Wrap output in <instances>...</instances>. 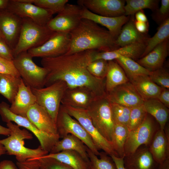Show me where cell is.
Returning a JSON list of instances; mask_svg holds the SVG:
<instances>
[{
	"mask_svg": "<svg viewBox=\"0 0 169 169\" xmlns=\"http://www.w3.org/2000/svg\"><path fill=\"white\" fill-rule=\"evenodd\" d=\"M41 157L54 159L69 166L73 169H90L89 164L79 153L73 151L66 150L57 153H49Z\"/></svg>",
	"mask_w": 169,
	"mask_h": 169,
	"instance_id": "cell-30",
	"label": "cell"
},
{
	"mask_svg": "<svg viewBox=\"0 0 169 169\" xmlns=\"http://www.w3.org/2000/svg\"><path fill=\"white\" fill-rule=\"evenodd\" d=\"M135 25L137 31L143 34H147L148 31L149 24L148 22H141L136 21L135 19Z\"/></svg>",
	"mask_w": 169,
	"mask_h": 169,
	"instance_id": "cell-49",
	"label": "cell"
},
{
	"mask_svg": "<svg viewBox=\"0 0 169 169\" xmlns=\"http://www.w3.org/2000/svg\"><path fill=\"white\" fill-rule=\"evenodd\" d=\"M0 57L13 60L14 56L12 50L3 38L0 37Z\"/></svg>",
	"mask_w": 169,
	"mask_h": 169,
	"instance_id": "cell-46",
	"label": "cell"
},
{
	"mask_svg": "<svg viewBox=\"0 0 169 169\" xmlns=\"http://www.w3.org/2000/svg\"><path fill=\"white\" fill-rule=\"evenodd\" d=\"M5 74L20 77L14 64L13 60L0 57V74Z\"/></svg>",
	"mask_w": 169,
	"mask_h": 169,
	"instance_id": "cell-45",
	"label": "cell"
},
{
	"mask_svg": "<svg viewBox=\"0 0 169 169\" xmlns=\"http://www.w3.org/2000/svg\"><path fill=\"white\" fill-rule=\"evenodd\" d=\"M169 38L159 44L144 56L137 60V62L150 71L162 67L168 55Z\"/></svg>",
	"mask_w": 169,
	"mask_h": 169,
	"instance_id": "cell-23",
	"label": "cell"
},
{
	"mask_svg": "<svg viewBox=\"0 0 169 169\" xmlns=\"http://www.w3.org/2000/svg\"><path fill=\"white\" fill-rule=\"evenodd\" d=\"M146 43L131 44L114 50L100 52L93 51L92 61L101 59L108 61L115 60L120 56L130 58L135 60L141 58L145 50Z\"/></svg>",
	"mask_w": 169,
	"mask_h": 169,
	"instance_id": "cell-19",
	"label": "cell"
},
{
	"mask_svg": "<svg viewBox=\"0 0 169 169\" xmlns=\"http://www.w3.org/2000/svg\"><path fill=\"white\" fill-rule=\"evenodd\" d=\"M82 7L67 3L63 10L52 18L47 26L55 32H70L79 24L82 18Z\"/></svg>",
	"mask_w": 169,
	"mask_h": 169,
	"instance_id": "cell-13",
	"label": "cell"
},
{
	"mask_svg": "<svg viewBox=\"0 0 169 169\" xmlns=\"http://www.w3.org/2000/svg\"><path fill=\"white\" fill-rule=\"evenodd\" d=\"M0 169H19L16 164L10 160H3L0 162Z\"/></svg>",
	"mask_w": 169,
	"mask_h": 169,
	"instance_id": "cell-50",
	"label": "cell"
},
{
	"mask_svg": "<svg viewBox=\"0 0 169 169\" xmlns=\"http://www.w3.org/2000/svg\"><path fill=\"white\" fill-rule=\"evenodd\" d=\"M108 67V61L99 59L91 62L88 64L87 69L89 72L95 77L105 79Z\"/></svg>",
	"mask_w": 169,
	"mask_h": 169,
	"instance_id": "cell-41",
	"label": "cell"
},
{
	"mask_svg": "<svg viewBox=\"0 0 169 169\" xmlns=\"http://www.w3.org/2000/svg\"><path fill=\"white\" fill-rule=\"evenodd\" d=\"M38 160L41 169H73L69 166L50 158L40 157Z\"/></svg>",
	"mask_w": 169,
	"mask_h": 169,
	"instance_id": "cell-44",
	"label": "cell"
},
{
	"mask_svg": "<svg viewBox=\"0 0 169 169\" xmlns=\"http://www.w3.org/2000/svg\"><path fill=\"white\" fill-rule=\"evenodd\" d=\"M51 12L53 14L58 13L64 9L68 0H23Z\"/></svg>",
	"mask_w": 169,
	"mask_h": 169,
	"instance_id": "cell-39",
	"label": "cell"
},
{
	"mask_svg": "<svg viewBox=\"0 0 169 169\" xmlns=\"http://www.w3.org/2000/svg\"><path fill=\"white\" fill-rule=\"evenodd\" d=\"M0 37L1 38H3V36H2L1 33H0Z\"/></svg>",
	"mask_w": 169,
	"mask_h": 169,
	"instance_id": "cell-57",
	"label": "cell"
},
{
	"mask_svg": "<svg viewBox=\"0 0 169 169\" xmlns=\"http://www.w3.org/2000/svg\"><path fill=\"white\" fill-rule=\"evenodd\" d=\"M111 103L131 108L143 104L144 100L133 85L129 81L119 85L106 94Z\"/></svg>",
	"mask_w": 169,
	"mask_h": 169,
	"instance_id": "cell-17",
	"label": "cell"
},
{
	"mask_svg": "<svg viewBox=\"0 0 169 169\" xmlns=\"http://www.w3.org/2000/svg\"><path fill=\"white\" fill-rule=\"evenodd\" d=\"M122 68L127 76L148 75L151 71L129 58L120 56L115 60Z\"/></svg>",
	"mask_w": 169,
	"mask_h": 169,
	"instance_id": "cell-34",
	"label": "cell"
},
{
	"mask_svg": "<svg viewBox=\"0 0 169 169\" xmlns=\"http://www.w3.org/2000/svg\"><path fill=\"white\" fill-rule=\"evenodd\" d=\"M26 117L40 130L50 134L59 135L56 124L48 113L36 103L29 108Z\"/></svg>",
	"mask_w": 169,
	"mask_h": 169,
	"instance_id": "cell-21",
	"label": "cell"
},
{
	"mask_svg": "<svg viewBox=\"0 0 169 169\" xmlns=\"http://www.w3.org/2000/svg\"><path fill=\"white\" fill-rule=\"evenodd\" d=\"M7 126L10 131V134L8 137L0 140V144L4 147L6 153L14 156L17 161L35 160L48 154L40 145L34 149L25 146L24 140L33 138L32 134L27 130L21 129L20 126L11 121L7 123Z\"/></svg>",
	"mask_w": 169,
	"mask_h": 169,
	"instance_id": "cell-3",
	"label": "cell"
},
{
	"mask_svg": "<svg viewBox=\"0 0 169 169\" xmlns=\"http://www.w3.org/2000/svg\"><path fill=\"white\" fill-rule=\"evenodd\" d=\"M10 133V130L7 127H6L0 125V135L9 136Z\"/></svg>",
	"mask_w": 169,
	"mask_h": 169,
	"instance_id": "cell-53",
	"label": "cell"
},
{
	"mask_svg": "<svg viewBox=\"0 0 169 169\" xmlns=\"http://www.w3.org/2000/svg\"><path fill=\"white\" fill-rule=\"evenodd\" d=\"M6 9L22 18H29L41 25H47L53 15L49 11L23 0H9Z\"/></svg>",
	"mask_w": 169,
	"mask_h": 169,
	"instance_id": "cell-14",
	"label": "cell"
},
{
	"mask_svg": "<svg viewBox=\"0 0 169 169\" xmlns=\"http://www.w3.org/2000/svg\"><path fill=\"white\" fill-rule=\"evenodd\" d=\"M77 3L99 15L112 17L125 15V0H78Z\"/></svg>",
	"mask_w": 169,
	"mask_h": 169,
	"instance_id": "cell-16",
	"label": "cell"
},
{
	"mask_svg": "<svg viewBox=\"0 0 169 169\" xmlns=\"http://www.w3.org/2000/svg\"><path fill=\"white\" fill-rule=\"evenodd\" d=\"M87 146L79 139L69 134L59 140L52 149L50 153L71 150L79 153L89 164L90 161L86 151Z\"/></svg>",
	"mask_w": 169,
	"mask_h": 169,
	"instance_id": "cell-28",
	"label": "cell"
},
{
	"mask_svg": "<svg viewBox=\"0 0 169 169\" xmlns=\"http://www.w3.org/2000/svg\"><path fill=\"white\" fill-rule=\"evenodd\" d=\"M124 162L126 169H157L159 164L153 158L148 147L145 146L125 156Z\"/></svg>",
	"mask_w": 169,
	"mask_h": 169,
	"instance_id": "cell-20",
	"label": "cell"
},
{
	"mask_svg": "<svg viewBox=\"0 0 169 169\" xmlns=\"http://www.w3.org/2000/svg\"><path fill=\"white\" fill-rule=\"evenodd\" d=\"M161 6L153 12L152 19L159 26L169 18V0H161Z\"/></svg>",
	"mask_w": 169,
	"mask_h": 169,
	"instance_id": "cell-43",
	"label": "cell"
},
{
	"mask_svg": "<svg viewBox=\"0 0 169 169\" xmlns=\"http://www.w3.org/2000/svg\"><path fill=\"white\" fill-rule=\"evenodd\" d=\"M151 80L162 88L169 89V72L163 67L151 71L149 76Z\"/></svg>",
	"mask_w": 169,
	"mask_h": 169,
	"instance_id": "cell-42",
	"label": "cell"
},
{
	"mask_svg": "<svg viewBox=\"0 0 169 169\" xmlns=\"http://www.w3.org/2000/svg\"><path fill=\"white\" fill-rule=\"evenodd\" d=\"M10 105L5 102L0 103V115L2 120L6 122H13L19 126L26 128L32 132L37 138L40 146L44 151L50 152L59 140V135L48 134L38 129L26 117L16 115L9 109Z\"/></svg>",
	"mask_w": 169,
	"mask_h": 169,
	"instance_id": "cell-8",
	"label": "cell"
},
{
	"mask_svg": "<svg viewBox=\"0 0 169 169\" xmlns=\"http://www.w3.org/2000/svg\"><path fill=\"white\" fill-rule=\"evenodd\" d=\"M92 51L42 58L41 64L48 71L44 87L61 80L66 83L68 88L85 87L92 91L98 98L105 96V79L95 77L87 69L92 61Z\"/></svg>",
	"mask_w": 169,
	"mask_h": 169,
	"instance_id": "cell-1",
	"label": "cell"
},
{
	"mask_svg": "<svg viewBox=\"0 0 169 169\" xmlns=\"http://www.w3.org/2000/svg\"><path fill=\"white\" fill-rule=\"evenodd\" d=\"M21 79V77L0 74V94L11 103L17 94Z\"/></svg>",
	"mask_w": 169,
	"mask_h": 169,
	"instance_id": "cell-32",
	"label": "cell"
},
{
	"mask_svg": "<svg viewBox=\"0 0 169 169\" xmlns=\"http://www.w3.org/2000/svg\"><path fill=\"white\" fill-rule=\"evenodd\" d=\"M115 165L116 169H126L124 166V158L112 155L110 156Z\"/></svg>",
	"mask_w": 169,
	"mask_h": 169,
	"instance_id": "cell-51",
	"label": "cell"
},
{
	"mask_svg": "<svg viewBox=\"0 0 169 169\" xmlns=\"http://www.w3.org/2000/svg\"><path fill=\"white\" fill-rule=\"evenodd\" d=\"M82 7V18L91 20L105 27L116 38L123 26L127 22L130 16L125 15L117 17H106L96 14Z\"/></svg>",
	"mask_w": 169,
	"mask_h": 169,
	"instance_id": "cell-22",
	"label": "cell"
},
{
	"mask_svg": "<svg viewBox=\"0 0 169 169\" xmlns=\"http://www.w3.org/2000/svg\"><path fill=\"white\" fill-rule=\"evenodd\" d=\"M97 98L92 91L85 87H68L62 99L61 104L87 109Z\"/></svg>",
	"mask_w": 169,
	"mask_h": 169,
	"instance_id": "cell-18",
	"label": "cell"
},
{
	"mask_svg": "<svg viewBox=\"0 0 169 169\" xmlns=\"http://www.w3.org/2000/svg\"><path fill=\"white\" fill-rule=\"evenodd\" d=\"M9 0H0V10L7 8Z\"/></svg>",
	"mask_w": 169,
	"mask_h": 169,
	"instance_id": "cell-55",
	"label": "cell"
},
{
	"mask_svg": "<svg viewBox=\"0 0 169 169\" xmlns=\"http://www.w3.org/2000/svg\"><path fill=\"white\" fill-rule=\"evenodd\" d=\"M36 103V99L31 88L27 86L22 79L18 90L9 109L13 113L26 117L28 110Z\"/></svg>",
	"mask_w": 169,
	"mask_h": 169,
	"instance_id": "cell-24",
	"label": "cell"
},
{
	"mask_svg": "<svg viewBox=\"0 0 169 169\" xmlns=\"http://www.w3.org/2000/svg\"><path fill=\"white\" fill-rule=\"evenodd\" d=\"M168 38H169V18L159 26L157 31L153 37L149 38L141 58L147 54L157 46Z\"/></svg>",
	"mask_w": 169,
	"mask_h": 169,
	"instance_id": "cell-36",
	"label": "cell"
},
{
	"mask_svg": "<svg viewBox=\"0 0 169 169\" xmlns=\"http://www.w3.org/2000/svg\"><path fill=\"white\" fill-rule=\"evenodd\" d=\"M147 114L143 104L131 107L127 126L129 131L139 126L144 121Z\"/></svg>",
	"mask_w": 169,
	"mask_h": 169,
	"instance_id": "cell-40",
	"label": "cell"
},
{
	"mask_svg": "<svg viewBox=\"0 0 169 169\" xmlns=\"http://www.w3.org/2000/svg\"><path fill=\"white\" fill-rule=\"evenodd\" d=\"M110 106L112 117L115 125L120 124L127 126L131 108L111 103Z\"/></svg>",
	"mask_w": 169,
	"mask_h": 169,
	"instance_id": "cell-38",
	"label": "cell"
},
{
	"mask_svg": "<svg viewBox=\"0 0 169 169\" xmlns=\"http://www.w3.org/2000/svg\"><path fill=\"white\" fill-rule=\"evenodd\" d=\"M86 151L90 161V169H116L112 158L105 152L100 153L99 159L87 147Z\"/></svg>",
	"mask_w": 169,
	"mask_h": 169,
	"instance_id": "cell-37",
	"label": "cell"
},
{
	"mask_svg": "<svg viewBox=\"0 0 169 169\" xmlns=\"http://www.w3.org/2000/svg\"><path fill=\"white\" fill-rule=\"evenodd\" d=\"M134 16H130L129 20L122 27L115 40L119 48L136 43H147L150 37L148 33H142L137 31Z\"/></svg>",
	"mask_w": 169,
	"mask_h": 169,
	"instance_id": "cell-25",
	"label": "cell"
},
{
	"mask_svg": "<svg viewBox=\"0 0 169 169\" xmlns=\"http://www.w3.org/2000/svg\"><path fill=\"white\" fill-rule=\"evenodd\" d=\"M160 129L159 125L148 114L139 126L129 131L124 146L125 156L133 153L142 145L148 147Z\"/></svg>",
	"mask_w": 169,
	"mask_h": 169,
	"instance_id": "cell-10",
	"label": "cell"
},
{
	"mask_svg": "<svg viewBox=\"0 0 169 169\" xmlns=\"http://www.w3.org/2000/svg\"><path fill=\"white\" fill-rule=\"evenodd\" d=\"M157 169H169V158L167 159L162 163L159 164Z\"/></svg>",
	"mask_w": 169,
	"mask_h": 169,
	"instance_id": "cell-54",
	"label": "cell"
},
{
	"mask_svg": "<svg viewBox=\"0 0 169 169\" xmlns=\"http://www.w3.org/2000/svg\"><path fill=\"white\" fill-rule=\"evenodd\" d=\"M22 23V18L6 9L0 10V32L13 51L18 43Z\"/></svg>",
	"mask_w": 169,
	"mask_h": 169,
	"instance_id": "cell-15",
	"label": "cell"
},
{
	"mask_svg": "<svg viewBox=\"0 0 169 169\" xmlns=\"http://www.w3.org/2000/svg\"><path fill=\"white\" fill-rule=\"evenodd\" d=\"M68 87L65 82L60 80L42 88H31L36 103L48 113L56 124L61 100Z\"/></svg>",
	"mask_w": 169,
	"mask_h": 169,
	"instance_id": "cell-6",
	"label": "cell"
},
{
	"mask_svg": "<svg viewBox=\"0 0 169 169\" xmlns=\"http://www.w3.org/2000/svg\"><path fill=\"white\" fill-rule=\"evenodd\" d=\"M134 16L135 19L136 21L144 22H148L147 18L143 10L137 12L135 13Z\"/></svg>",
	"mask_w": 169,
	"mask_h": 169,
	"instance_id": "cell-52",
	"label": "cell"
},
{
	"mask_svg": "<svg viewBox=\"0 0 169 169\" xmlns=\"http://www.w3.org/2000/svg\"><path fill=\"white\" fill-rule=\"evenodd\" d=\"M32 58L26 51L15 56L13 61L20 77L27 86L31 89L43 88L47 70L36 64Z\"/></svg>",
	"mask_w": 169,
	"mask_h": 169,
	"instance_id": "cell-5",
	"label": "cell"
},
{
	"mask_svg": "<svg viewBox=\"0 0 169 169\" xmlns=\"http://www.w3.org/2000/svg\"><path fill=\"white\" fill-rule=\"evenodd\" d=\"M6 153V150L4 146L0 144V156Z\"/></svg>",
	"mask_w": 169,
	"mask_h": 169,
	"instance_id": "cell-56",
	"label": "cell"
},
{
	"mask_svg": "<svg viewBox=\"0 0 169 169\" xmlns=\"http://www.w3.org/2000/svg\"><path fill=\"white\" fill-rule=\"evenodd\" d=\"M129 132L127 126L115 124L111 141L113 147L120 157L125 156L124 146Z\"/></svg>",
	"mask_w": 169,
	"mask_h": 169,
	"instance_id": "cell-35",
	"label": "cell"
},
{
	"mask_svg": "<svg viewBox=\"0 0 169 169\" xmlns=\"http://www.w3.org/2000/svg\"><path fill=\"white\" fill-rule=\"evenodd\" d=\"M124 7L125 15H134L137 12L148 9L153 12L159 8L160 0H126Z\"/></svg>",
	"mask_w": 169,
	"mask_h": 169,
	"instance_id": "cell-33",
	"label": "cell"
},
{
	"mask_svg": "<svg viewBox=\"0 0 169 169\" xmlns=\"http://www.w3.org/2000/svg\"><path fill=\"white\" fill-rule=\"evenodd\" d=\"M148 147L153 158L158 164L169 158V140L164 130L160 129L157 131Z\"/></svg>",
	"mask_w": 169,
	"mask_h": 169,
	"instance_id": "cell-27",
	"label": "cell"
},
{
	"mask_svg": "<svg viewBox=\"0 0 169 169\" xmlns=\"http://www.w3.org/2000/svg\"><path fill=\"white\" fill-rule=\"evenodd\" d=\"M129 81L122 68L115 60L108 61L107 71L105 78L106 93L116 86Z\"/></svg>",
	"mask_w": 169,
	"mask_h": 169,
	"instance_id": "cell-29",
	"label": "cell"
},
{
	"mask_svg": "<svg viewBox=\"0 0 169 169\" xmlns=\"http://www.w3.org/2000/svg\"><path fill=\"white\" fill-rule=\"evenodd\" d=\"M157 99L165 106L169 108V89L162 88Z\"/></svg>",
	"mask_w": 169,
	"mask_h": 169,
	"instance_id": "cell-48",
	"label": "cell"
},
{
	"mask_svg": "<svg viewBox=\"0 0 169 169\" xmlns=\"http://www.w3.org/2000/svg\"><path fill=\"white\" fill-rule=\"evenodd\" d=\"M70 32H55L42 45L27 51L33 57H55L65 54L70 44Z\"/></svg>",
	"mask_w": 169,
	"mask_h": 169,
	"instance_id": "cell-12",
	"label": "cell"
},
{
	"mask_svg": "<svg viewBox=\"0 0 169 169\" xmlns=\"http://www.w3.org/2000/svg\"><path fill=\"white\" fill-rule=\"evenodd\" d=\"M70 34V44L66 55L89 50L109 51L119 48L116 44V38L107 29L87 19L82 18Z\"/></svg>",
	"mask_w": 169,
	"mask_h": 169,
	"instance_id": "cell-2",
	"label": "cell"
},
{
	"mask_svg": "<svg viewBox=\"0 0 169 169\" xmlns=\"http://www.w3.org/2000/svg\"><path fill=\"white\" fill-rule=\"evenodd\" d=\"M56 125L60 138H63L69 134L73 135L79 139L95 155L100 156V153L91 137L78 121L68 114L61 104Z\"/></svg>",
	"mask_w": 169,
	"mask_h": 169,
	"instance_id": "cell-9",
	"label": "cell"
},
{
	"mask_svg": "<svg viewBox=\"0 0 169 169\" xmlns=\"http://www.w3.org/2000/svg\"><path fill=\"white\" fill-rule=\"evenodd\" d=\"M143 105L147 113L156 119L160 129L163 130L168 119V108L156 98L144 100Z\"/></svg>",
	"mask_w": 169,
	"mask_h": 169,
	"instance_id": "cell-31",
	"label": "cell"
},
{
	"mask_svg": "<svg viewBox=\"0 0 169 169\" xmlns=\"http://www.w3.org/2000/svg\"><path fill=\"white\" fill-rule=\"evenodd\" d=\"M62 105L68 114L83 127L91 137L98 150L102 149L110 156L113 155L119 157L111 143L104 138L94 126L86 109Z\"/></svg>",
	"mask_w": 169,
	"mask_h": 169,
	"instance_id": "cell-11",
	"label": "cell"
},
{
	"mask_svg": "<svg viewBox=\"0 0 169 169\" xmlns=\"http://www.w3.org/2000/svg\"><path fill=\"white\" fill-rule=\"evenodd\" d=\"M16 164L19 169H41L38 160L28 159L23 162L17 161Z\"/></svg>",
	"mask_w": 169,
	"mask_h": 169,
	"instance_id": "cell-47",
	"label": "cell"
},
{
	"mask_svg": "<svg viewBox=\"0 0 169 169\" xmlns=\"http://www.w3.org/2000/svg\"><path fill=\"white\" fill-rule=\"evenodd\" d=\"M86 110L95 128L104 138L111 143L115 124L110 103L106 96L96 99Z\"/></svg>",
	"mask_w": 169,
	"mask_h": 169,
	"instance_id": "cell-7",
	"label": "cell"
},
{
	"mask_svg": "<svg viewBox=\"0 0 169 169\" xmlns=\"http://www.w3.org/2000/svg\"><path fill=\"white\" fill-rule=\"evenodd\" d=\"M54 32L47 25H40L29 18H23L19 39L13 51L14 57L21 52L42 45Z\"/></svg>",
	"mask_w": 169,
	"mask_h": 169,
	"instance_id": "cell-4",
	"label": "cell"
},
{
	"mask_svg": "<svg viewBox=\"0 0 169 169\" xmlns=\"http://www.w3.org/2000/svg\"><path fill=\"white\" fill-rule=\"evenodd\" d=\"M127 77L144 101L150 99H157L162 89L153 82L148 75Z\"/></svg>",
	"mask_w": 169,
	"mask_h": 169,
	"instance_id": "cell-26",
	"label": "cell"
}]
</instances>
